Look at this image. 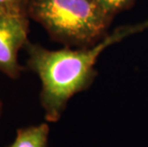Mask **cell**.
<instances>
[{"mask_svg": "<svg viewBox=\"0 0 148 147\" xmlns=\"http://www.w3.org/2000/svg\"><path fill=\"white\" fill-rule=\"evenodd\" d=\"M2 109H3V103L0 101V116H1V113H2Z\"/></svg>", "mask_w": 148, "mask_h": 147, "instance_id": "7", "label": "cell"}, {"mask_svg": "<svg viewBox=\"0 0 148 147\" xmlns=\"http://www.w3.org/2000/svg\"><path fill=\"white\" fill-rule=\"evenodd\" d=\"M30 16L0 10V72L17 79L25 67L18 62L19 51L29 42Z\"/></svg>", "mask_w": 148, "mask_h": 147, "instance_id": "3", "label": "cell"}, {"mask_svg": "<svg viewBox=\"0 0 148 147\" xmlns=\"http://www.w3.org/2000/svg\"><path fill=\"white\" fill-rule=\"evenodd\" d=\"M50 127L47 123L20 128L14 142L7 147H47Z\"/></svg>", "mask_w": 148, "mask_h": 147, "instance_id": "4", "label": "cell"}, {"mask_svg": "<svg viewBox=\"0 0 148 147\" xmlns=\"http://www.w3.org/2000/svg\"><path fill=\"white\" fill-rule=\"evenodd\" d=\"M30 0H0V10L28 14Z\"/></svg>", "mask_w": 148, "mask_h": 147, "instance_id": "6", "label": "cell"}, {"mask_svg": "<svg viewBox=\"0 0 148 147\" xmlns=\"http://www.w3.org/2000/svg\"><path fill=\"white\" fill-rule=\"evenodd\" d=\"M28 14L66 47L95 44L113 20L97 0H30Z\"/></svg>", "mask_w": 148, "mask_h": 147, "instance_id": "2", "label": "cell"}, {"mask_svg": "<svg viewBox=\"0 0 148 147\" xmlns=\"http://www.w3.org/2000/svg\"><path fill=\"white\" fill-rule=\"evenodd\" d=\"M148 29V19L137 24L122 25L93 45L72 49L49 50L30 41L24 49L28 54L27 68L41 81L40 103L45 118L56 122L60 118L68 101L75 94L87 90L97 77L95 65L108 47L128 36Z\"/></svg>", "mask_w": 148, "mask_h": 147, "instance_id": "1", "label": "cell"}, {"mask_svg": "<svg viewBox=\"0 0 148 147\" xmlns=\"http://www.w3.org/2000/svg\"><path fill=\"white\" fill-rule=\"evenodd\" d=\"M110 17L114 18L119 12L131 8L136 0H97Z\"/></svg>", "mask_w": 148, "mask_h": 147, "instance_id": "5", "label": "cell"}]
</instances>
